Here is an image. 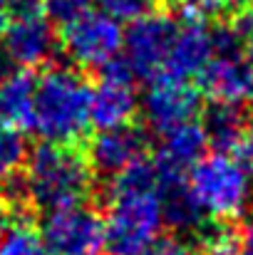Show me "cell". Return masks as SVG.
Wrapping results in <instances>:
<instances>
[{
    "mask_svg": "<svg viewBox=\"0 0 253 255\" xmlns=\"http://www.w3.org/2000/svg\"><path fill=\"white\" fill-rule=\"evenodd\" d=\"M186 183L196 196L204 216L216 221L239 218L251 198V173L239 159L221 151L201 156L186 173Z\"/></svg>",
    "mask_w": 253,
    "mask_h": 255,
    "instance_id": "cell-4",
    "label": "cell"
},
{
    "mask_svg": "<svg viewBox=\"0 0 253 255\" xmlns=\"http://www.w3.org/2000/svg\"><path fill=\"white\" fill-rule=\"evenodd\" d=\"M199 87L211 102H244L253 87L246 55H214L199 75Z\"/></svg>",
    "mask_w": 253,
    "mask_h": 255,
    "instance_id": "cell-13",
    "label": "cell"
},
{
    "mask_svg": "<svg viewBox=\"0 0 253 255\" xmlns=\"http://www.w3.org/2000/svg\"><path fill=\"white\" fill-rule=\"evenodd\" d=\"M211 57H214L211 30L201 22V17H186V22L179 25V30L174 35L162 75L176 77V80L199 77Z\"/></svg>",
    "mask_w": 253,
    "mask_h": 255,
    "instance_id": "cell-12",
    "label": "cell"
},
{
    "mask_svg": "<svg viewBox=\"0 0 253 255\" xmlns=\"http://www.w3.org/2000/svg\"><path fill=\"white\" fill-rule=\"evenodd\" d=\"M40 5H42V15L52 25H67L89 10L92 0H40Z\"/></svg>",
    "mask_w": 253,
    "mask_h": 255,
    "instance_id": "cell-23",
    "label": "cell"
},
{
    "mask_svg": "<svg viewBox=\"0 0 253 255\" xmlns=\"http://www.w3.org/2000/svg\"><path fill=\"white\" fill-rule=\"evenodd\" d=\"M7 22H10V10H7V0H0V37H2V32H5Z\"/></svg>",
    "mask_w": 253,
    "mask_h": 255,
    "instance_id": "cell-28",
    "label": "cell"
},
{
    "mask_svg": "<svg viewBox=\"0 0 253 255\" xmlns=\"http://www.w3.org/2000/svg\"><path fill=\"white\" fill-rule=\"evenodd\" d=\"M199 102H201V97L189 85V80L157 75V77H152V85L147 87L139 109H142L147 127L154 129L157 134H162L179 124L191 122L201 109Z\"/></svg>",
    "mask_w": 253,
    "mask_h": 255,
    "instance_id": "cell-8",
    "label": "cell"
},
{
    "mask_svg": "<svg viewBox=\"0 0 253 255\" xmlns=\"http://www.w3.org/2000/svg\"><path fill=\"white\" fill-rule=\"evenodd\" d=\"M184 17H204V15H234L251 0H169Z\"/></svg>",
    "mask_w": 253,
    "mask_h": 255,
    "instance_id": "cell-21",
    "label": "cell"
},
{
    "mask_svg": "<svg viewBox=\"0 0 253 255\" xmlns=\"http://www.w3.org/2000/svg\"><path fill=\"white\" fill-rule=\"evenodd\" d=\"M239 151V161L244 164V169L253 173V127H249V131H246V136H244V141H241V146L236 149Z\"/></svg>",
    "mask_w": 253,
    "mask_h": 255,
    "instance_id": "cell-26",
    "label": "cell"
},
{
    "mask_svg": "<svg viewBox=\"0 0 253 255\" xmlns=\"http://www.w3.org/2000/svg\"><path fill=\"white\" fill-rule=\"evenodd\" d=\"M27 159V144L20 129L0 124V183L15 176Z\"/></svg>",
    "mask_w": 253,
    "mask_h": 255,
    "instance_id": "cell-20",
    "label": "cell"
},
{
    "mask_svg": "<svg viewBox=\"0 0 253 255\" xmlns=\"http://www.w3.org/2000/svg\"><path fill=\"white\" fill-rule=\"evenodd\" d=\"M144 255H199L189 243L176 241V238H167V241H157Z\"/></svg>",
    "mask_w": 253,
    "mask_h": 255,
    "instance_id": "cell-24",
    "label": "cell"
},
{
    "mask_svg": "<svg viewBox=\"0 0 253 255\" xmlns=\"http://www.w3.org/2000/svg\"><path fill=\"white\" fill-rule=\"evenodd\" d=\"M0 255H50L27 213H5L0 223Z\"/></svg>",
    "mask_w": 253,
    "mask_h": 255,
    "instance_id": "cell-18",
    "label": "cell"
},
{
    "mask_svg": "<svg viewBox=\"0 0 253 255\" xmlns=\"http://www.w3.org/2000/svg\"><path fill=\"white\" fill-rule=\"evenodd\" d=\"M2 218H5V213H2V206H0V223H2Z\"/></svg>",
    "mask_w": 253,
    "mask_h": 255,
    "instance_id": "cell-32",
    "label": "cell"
},
{
    "mask_svg": "<svg viewBox=\"0 0 253 255\" xmlns=\"http://www.w3.org/2000/svg\"><path fill=\"white\" fill-rule=\"evenodd\" d=\"M246 60H249V65L253 67V42H249V47H246Z\"/></svg>",
    "mask_w": 253,
    "mask_h": 255,
    "instance_id": "cell-29",
    "label": "cell"
},
{
    "mask_svg": "<svg viewBox=\"0 0 253 255\" xmlns=\"http://www.w3.org/2000/svg\"><path fill=\"white\" fill-rule=\"evenodd\" d=\"M137 112H139V99H137V92L132 89V85L99 80V85L92 89L89 127H94L97 131L132 124Z\"/></svg>",
    "mask_w": 253,
    "mask_h": 255,
    "instance_id": "cell-14",
    "label": "cell"
},
{
    "mask_svg": "<svg viewBox=\"0 0 253 255\" xmlns=\"http://www.w3.org/2000/svg\"><path fill=\"white\" fill-rule=\"evenodd\" d=\"M104 251L109 255H144L162 236L164 218L159 191L107 188Z\"/></svg>",
    "mask_w": 253,
    "mask_h": 255,
    "instance_id": "cell-3",
    "label": "cell"
},
{
    "mask_svg": "<svg viewBox=\"0 0 253 255\" xmlns=\"http://www.w3.org/2000/svg\"><path fill=\"white\" fill-rule=\"evenodd\" d=\"M176 30L179 22L171 15L157 10L129 22L127 32L122 35V50L134 77L152 80L164 72Z\"/></svg>",
    "mask_w": 253,
    "mask_h": 255,
    "instance_id": "cell-7",
    "label": "cell"
},
{
    "mask_svg": "<svg viewBox=\"0 0 253 255\" xmlns=\"http://www.w3.org/2000/svg\"><path fill=\"white\" fill-rule=\"evenodd\" d=\"M7 10H10V17H17V15L42 12V5L40 0H7Z\"/></svg>",
    "mask_w": 253,
    "mask_h": 255,
    "instance_id": "cell-25",
    "label": "cell"
},
{
    "mask_svg": "<svg viewBox=\"0 0 253 255\" xmlns=\"http://www.w3.org/2000/svg\"><path fill=\"white\" fill-rule=\"evenodd\" d=\"M2 55L20 70L42 67L55 55V30L42 12L10 17L2 32Z\"/></svg>",
    "mask_w": 253,
    "mask_h": 255,
    "instance_id": "cell-9",
    "label": "cell"
},
{
    "mask_svg": "<svg viewBox=\"0 0 253 255\" xmlns=\"http://www.w3.org/2000/svg\"><path fill=\"white\" fill-rule=\"evenodd\" d=\"M35 77L27 70L5 72L0 77V124L12 129H32Z\"/></svg>",
    "mask_w": 253,
    "mask_h": 255,
    "instance_id": "cell-16",
    "label": "cell"
},
{
    "mask_svg": "<svg viewBox=\"0 0 253 255\" xmlns=\"http://www.w3.org/2000/svg\"><path fill=\"white\" fill-rule=\"evenodd\" d=\"M25 166L27 201L42 211L82 203L92 191V169L75 146L42 141L27 151Z\"/></svg>",
    "mask_w": 253,
    "mask_h": 255,
    "instance_id": "cell-2",
    "label": "cell"
},
{
    "mask_svg": "<svg viewBox=\"0 0 253 255\" xmlns=\"http://www.w3.org/2000/svg\"><path fill=\"white\" fill-rule=\"evenodd\" d=\"M159 203H162L164 226L169 228H174L179 233H189V231H199L204 226V211H201L196 196L191 193L186 178L159 183Z\"/></svg>",
    "mask_w": 253,
    "mask_h": 255,
    "instance_id": "cell-17",
    "label": "cell"
},
{
    "mask_svg": "<svg viewBox=\"0 0 253 255\" xmlns=\"http://www.w3.org/2000/svg\"><path fill=\"white\" fill-rule=\"evenodd\" d=\"M97 2L99 10L114 17L117 22H132L159 7V0H97Z\"/></svg>",
    "mask_w": 253,
    "mask_h": 255,
    "instance_id": "cell-22",
    "label": "cell"
},
{
    "mask_svg": "<svg viewBox=\"0 0 253 255\" xmlns=\"http://www.w3.org/2000/svg\"><path fill=\"white\" fill-rule=\"evenodd\" d=\"M122 27L107 12L87 10L77 20L62 25V50L75 67L99 70L122 52Z\"/></svg>",
    "mask_w": 253,
    "mask_h": 255,
    "instance_id": "cell-6",
    "label": "cell"
},
{
    "mask_svg": "<svg viewBox=\"0 0 253 255\" xmlns=\"http://www.w3.org/2000/svg\"><path fill=\"white\" fill-rule=\"evenodd\" d=\"M199 231V255H239V231L226 221L201 226Z\"/></svg>",
    "mask_w": 253,
    "mask_h": 255,
    "instance_id": "cell-19",
    "label": "cell"
},
{
    "mask_svg": "<svg viewBox=\"0 0 253 255\" xmlns=\"http://www.w3.org/2000/svg\"><path fill=\"white\" fill-rule=\"evenodd\" d=\"M199 124L206 134V144L221 154L236 151L251 127L241 102H211Z\"/></svg>",
    "mask_w": 253,
    "mask_h": 255,
    "instance_id": "cell-15",
    "label": "cell"
},
{
    "mask_svg": "<svg viewBox=\"0 0 253 255\" xmlns=\"http://www.w3.org/2000/svg\"><path fill=\"white\" fill-rule=\"evenodd\" d=\"M239 255H253V218L239 228Z\"/></svg>",
    "mask_w": 253,
    "mask_h": 255,
    "instance_id": "cell-27",
    "label": "cell"
},
{
    "mask_svg": "<svg viewBox=\"0 0 253 255\" xmlns=\"http://www.w3.org/2000/svg\"><path fill=\"white\" fill-rule=\"evenodd\" d=\"M40 238L50 255H102L104 221L84 201L62 206L47 211Z\"/></svg>",
    "mask_w": 253,
    "mask_h": 255,
    "instance_id": "cell-5",
    "label": "cell"
},
{
    "mask_svg": "<svg viewBox=\"0 0 253 255\" xmlns=\"http://www.w3.org/2000/svg\"><path fill=\"white\" fill-rule=\"evenodd\" d=\"M206 146V134L201 124L194 119L169 131H162L154 151V169L159 173V183L186 178L191 166L204 156Z\"/></svg>",
    "mask_w": 253,
    "mask_h": 255,
    "instance_id": "cell-11",
    "label": "cell"
},
{
    "mask_svg": "<svg viewBox=\"0 0 253 255\" xmlns=\"http://www.w3.org/2000/svg\"><path fill=\"white\" fill-rule=\"evenodd\" d=\"M149 149V136L142 127L124 124L114 129H102L87 144V164L92 173L112 178L134 161L144 159Z\"/></svg>",
    "mask_w": 253,
    "mask_h": 255,
    "instance_id": "cell-10",
    "label": "cell"
},
{
    "mask_svg": "<svg viewBox=\"0 0 253 255\" xmlns=\"http://www.w3.org/2000/svg\"><path fill=\"white\" fill-rule=\"evenodd\" d=\"M246 99H249V104H251V109H253V87H251V92H249V97H246Z\"/></svg>",
    "mask_w": 253,
    "mask_h": 255,
    "instance_id": "cell-31",
    "label": "cell"
},
{
    "mask_svg": "<svg viewBox=\"0 0 253 255\" xmlns=\"http://www.w3.org/2000/svg\"><path fill=\"white\" fill-rule=\"evenodd\" d=\"M92 87L67 65H50L35 82L32 129L42 141L75 146L89 129Z\"/></svg>",
    "mask_w": 253,
    "mask_h": 255,
    "instance_id": "cell-1",
    "label": "cell"
},
{
    "mask_svg": "<svg viewBox=\"0 0 253 255\" xmlns=\"http://www.w3.org/2000/svg\"><path fill=\"white\" fill-rule=\"evenodd\" d=\"M5 62H7V60H5V55H0V77H2V75L7 72V67H5Z\"/></svg>",
    "mask_w": 253,
    "mask_h": 255,
    "instance_id": "cell-30",
    "label": "cell"
}]
</instances>
